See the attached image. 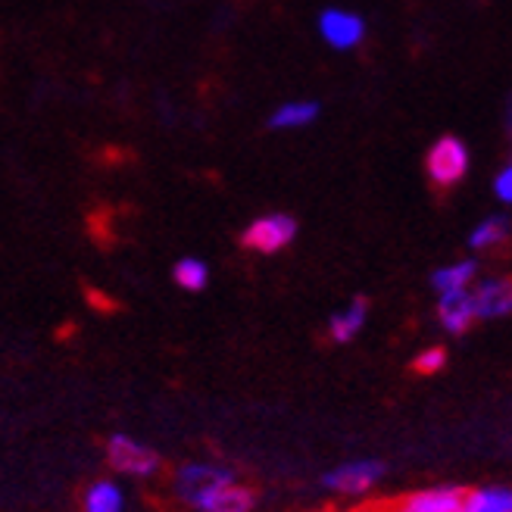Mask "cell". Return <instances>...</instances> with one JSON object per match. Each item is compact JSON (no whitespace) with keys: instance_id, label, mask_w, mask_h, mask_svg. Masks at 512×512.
I'll list each match as a JSON object with an SVG mask.
<instances>
[{"instance_id":"cell-1","label":"cell","mask_w":512,"mask_h":512,"mask_svg":"<svg viewBox=\"0 0 512 512\" xmlns=\"http://www.w3.org/2000/svg\"><path fill=\"white\" fill-rule=\"evenodd\" d=\"M238 478L235 469H228L222 463H210V459H188L182 466H172L166 475V488L169 494L188 506L191 512H197V506L207 500L219 484Z\"/></svg>"},{"instance_id":"cell-2","label":"cell","mask_w":512,"mask_h":512,"mask_svg":"<svg viewBox=\"0 0 512 512\" xmlns=\"http://www.w3.org/2000/svg\"><path fill=\"white\" fill-rule=\"evenodd\" d=\"M104 459H107L110 472H116L119 478H132V481H153L166 472L160 450H153L144 441L132 438V434H122V431L107 438Z\"/></svg>"},{"instance_id":"cell-3","label":"cell","mask_w":512,"mask_h":512,"mask_svg":"<svg viewBox=\"0 0 512 512\" xmlns=\"http://www.w3.org/2000/svg\"><path fill=\"white\" fill-rule=\"evenodd\" d=\"M384 475H388V466H384L381 459L363 456V459H347V463L328 469L319 478V484H322V491L331 494V497L363 500L384 481Z\"/></svg>"},{"instance_id":"cell-4","label":"cell","mask_w":512,"mask_h":512,"mask_svg":"<svg viewBox=\"0 0 512 512\" xmlns=\"http://www.w3.org/2000/svg\"><path fill=\"white\" fill-rule=\"evenodd\" d=\"M425 172H428V182L438 191L456 188L469 172V147L456 135L438 138L431 144L428 157H425Z\"/></svg>"},{"instance_id":"cell-5","label":"cell","mask_w":512,"mask_h":512,"mask_svg":"<svg viewBox=\"0 0 512 512\" xmlns=\"http://www.w3.org/2000/svg\"><path fill=\"white\" fill-rule=\"evenodd\" d=\"M297 238V219L288 213H266V216H256L244 232H241V247L250 253H281L285 247H291Z\"/></svg>"},{"instance_id":"cell-6","label":"cell","mask_w":512,"mask_h":512,"mask_svg":"<svg viewBox=\"0 0 512 512\" xmlns=\"http://www.w3.org/2000/svg\"><path fill=\"white\" fill-rule=\"evenodd\" d=\"M472 303L478 322L506 319L512 313V275H491L472 285Z\"/></svg>"},{"instance_id":"cell-7","label":"cell","mask_w":512,"mask_h":512,"mask_svg":"<svg viewBox=\"0 0 512 512\" xmlns=\"http://www.w3.org/2000/svg\"><path fill=\"white\" fill-rule=\"evenodd\" d=\"M319 35L335 50H353L366 38V22L341 7H328L319 13Z\"/></svg>"},{"instance_id":"cell-8","label":"cell","mask_w":512,"mask_h":512,"mask_svg":"<svg viewBox=\"0 0 512 512\" xmlns=\"http://www.w3.org/2000/svg\"><path fill=\"white\" fill-rule=\"evenodd\" d=\"M463 491L466 488H459V484H434V488L400 497L391 512H459Z\"/></svg>"},{"instance_id":"cell-9","label":"cell","mask_w":512,"mask_h":512,"mask_svg":"<svg viewBox=\"0 0 512 512\" xmlns=\"http://www.w3.org/2000/svg\"><path fill=\"white\" fill-rule=\"evenodd\" d=\"M260 506V494H256L247 481L232 478L219 484V488L197 506V512H256Z\"/></svg>"},{"instance_id":"cell-10","label":"cell","mask_w":512,"mask_h":512,"mask_svg":"<svg viewBox=\"0 0 512 512\" xmlns=\"http://www.w3.org/2000/svg\"><path fill=\"white\" fill-rule=\"evenodd\" d=\"M366 319H369V300L353 297L347 306H341V310H335L328 316L325 335L331 344H350V341L360 338V331L366 328Z\"/></svg>"},{"instance_id":"cell-11","label":"cell","mask_w":512,"mask_h":512,"mask_svg":"<svg viewBox=\"0 0 512 512\" xmlns=\"http://www.w3.org/2000/svg\"><path fill=\"white\" fill-rule=\"evenodd\" d=\"M438 319H441L447 335H466V331L478 322L475 303H472V288L438 294Z\"/></svg>"},{"instance_id":"cell-12","label":"cell","mask_w":512,"mask_h":512,"mask_svg":"<svg viewBox=\"0 0 512 512\" xmlns=\"http://www.w3.org/2000/svg\"><path fill=\"white\" fill-rule=\"evenodd\" d=\"M459 512H512V484H478L463 491Z\"/></svg>"},{"instance_id":"cell-13","label":"cell","mask_w":512,"mask_h":512,"mask_svg":"<svg viewBox=\"0 0 512 512\" xmlns=\"http://www.w3.org/2000/svg\"><path fill=\"white\" fill-rule=\"evenodd\" d=\"M128 497L116 478H97L82 494V512H125Z\"/></svg>"},{"instance_id":"cell-14","label":"cell","mask_w":512,"mask_h":512,"mask_svg":"<svg viewBox=\"0 0 512 512\" xmlns=\"http://www.w3.org/2000/svg\"><path fill=\"white\" fill-rule=\"evenodd\" d=\"M319 104L316 100H288V104H281L269 113V128L275 132H291V128H306L319 119Z\"/></svg>"},{"instance_id":"cell-15","label":"cell","mask_w":512,"mask_h":512,"mask_svg":"<svg viewBox=\"0 0 512 512\" xmlns=\"http://www.w3.org/2000/svg\"><path fill=\"white\" fill-rule=\"evenodd\" d=\"M478 281V263L475 260H456L450 266H441L431 275V288L438 294H450V291H469Z\"/></svg>"},{"instance_id":"cell-16","label":"cell","mask_w":512,"mask_h":512,"mask_svg":"<svg viewBox=\"0 0 512 512\" xmlns=\"http://www.w3.org/2000/svg\"><path fill=\"white\" fill-rule=\"evenodd\" d=\"M172 281L188 294H200L210 285V266L207 260H200V256H182V260L172 266Z\"/></svg>"},{"instance_id":"cell-17","label":"cell","mask_w":512,"mask_h":512,"mask_svg":"<svg viewBox=\"0 0 512 512\" xmlns=\"http://www.w3.org/2000/svg\"><path fill=\"white\" fill-rule=\"evenodd\" d=\"M512 235V222L506 216H488L481 219L472 235H469V247L472 250H494V247H503Z\"/></svg>"},{"instance_id":"cell-18","label":"cell","mask_w":512,"mask_h":512,"mask_svg":"<svg viewBox=\"0 0 512 512\" xmlns=\"http://www.w3.org/2000/svg\"><path fill=\"white\" fill-rule=\"evenodd\" d=\"M447 366V350L444 347H425L422 353H416L413 369L419 375H438Z\"/></svg>"},{"instance_id":"cell-19","label":"cell","mask_w":512,"mask_h":512,"mask_svg":"<svg viewBox=\"0 0 512 512\" xmlns=\"http://www.w3.org/2000/svg\"><path fill=\"white\" fill-rule=\"evenodd\" d=\"M494 194L503 200V203H512V163L497 175V182H494Z\"/></svg>"},{"instance_id":"cell-20","label":"cell","mask_w":512,"mask_h":512,"mask_svg":"<svg viewBox=\"0 0 512 512\" xmlns=\"http://www.w3.org/2000/svg\"><path fill=\"white\" fill-rule=\"evenodd\" d=\"M506 135H509V144H512V97L506 104Z\"/></svg>"}]
</instances>
